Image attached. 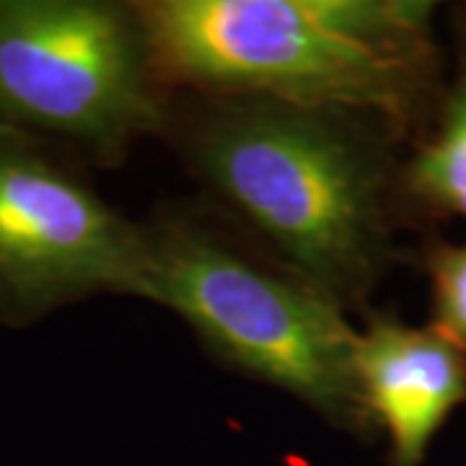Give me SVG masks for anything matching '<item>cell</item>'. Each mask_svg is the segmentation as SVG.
Here are the masks:
<instances>
[{
	"mask_svg": "<svg viewBox=\"0 0 466 466\" xmlns=\"http://www.w3.org/2000/svg\"><path fill=\"white\" fill-rule=\"evenodd\" d=\"M453 70L433 119L397 168L401 218L466 220V3L451 11Z\"/></svg>",
	"mask_w": 466,
	"mask_h": 466,
	"instance_id": "cell-7",
	"label": "cell"
},
{
	"mask_svg": "<svg viewBox=\"0 0 466 466\" xmlns=\"http://www.w3.org/2000/svg\"><path fill=\"white\" fill-rule=\"evenodd\" d=\"M167 135L247 236L345 311L363 306L394 265L401 137L381 119L195 94L174 106Z\"/></svg>",
	"mask_w": 466,
	"mask_h": 466,
	"instance_id": "cell-1",
	"label": "cell"
},
{
	"mask_svg": "<svg viewBox=\"0 0 466 466\" xmlns=\"http://www.w3.org/2000/svg\"><path fill=\"white\" fill-rule=\"evenodd\" d=\"M420 262L431 283V327L466 352V241L431 238Z\"/></svg>",
	"mask_w": 466,
	"mask_h": 466,
	"instance_id": "cell-8",
	"label": "cell"
},
{
	"mask_svg": "<svg viewBox=\"0 0 466 466\" xmlns=\"http://www.w3.org/2000/svg\"><path fill=\"white\" fill-rule=\"evenodd\" d=\"M150 300L223 366L283 389L334 428L368 435L348 311L247 233L177 208L146 226Z\"/></svg>",
	"mask_w": 466,
	"mask_h": 466,
	"instance_id": "cell-3",
	"label": "cell"
},
{
	"mask_svg": "<svg viewBox=\"0 0 466 466\" xmlns=\"http://www.w3.org/2000/svg\"><path fill=\"white\" fill-rule=\"evenodd\" d=\"M355 376L370 431L389 441L386 466H422L449 417L466 407V352L433 327L391 311L368 314Z\"/></svg>",
	"mask_w": 466,
	"mask_h": 466,
	"instance_id": "cell-6",
	"label": "cell"
},
{
	"mask_svg": "<svg viewBox=\"0 0 466 466\" xmlns=\"http://www.w3.org/2000/svg\"><path fill=\"white\" fill-rule=\"evenodd\" d=\"M137 14L171 91L334 106L417 140L446 84L433 3L153 0Z\"/></svg>",
	"mask_w": 466,
	"mask_h": 466,
	"instance_id": "cell-2",
	"label": "cell"
},
{
	"mask_svg": "<svg viewBox=\"0 0 466 466\" xmlns=\"http://www.w3.org/2000/svg\"><path fill=\"white\" fill-rule=\"evenodd\" d=\"M112 293L150 300L146 226L122 218L52 143L0 122V321Z\"/></svg>",
	"mask_w": 466,
	"mask_h": 466,
	"instance_id": "cell-5",
	"label": "cell"
},
{
	"mask_svg": "<svg viewBox=\"0 0 466 466\" xmlns=\"http://www.w3.org/2000/svg\"><path fill=\"white\" fill-rule=\"evenodd\" d=\"M168 91L137 3L0 0V122L116 167L140 137L167 135Z\"/></svg>",
	"mask_w": 466,
	"mask_h": 466,
	"instance_id": "cell-4",
	"label": "cell"
}]
</instances>
